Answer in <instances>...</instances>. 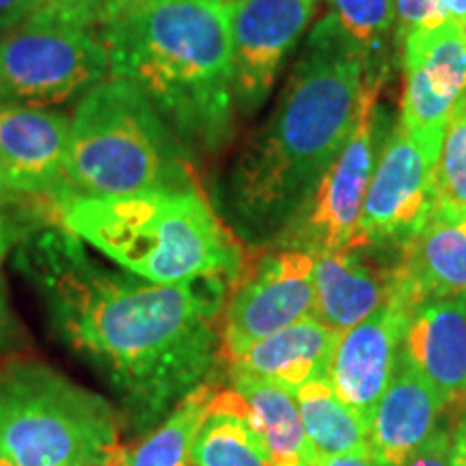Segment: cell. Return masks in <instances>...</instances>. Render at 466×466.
<instances>
[{
    "mask_svg": "<svg viewBox=\"0 0 466 466\" xmlns=\"http://www.w3.org/2000/svg\"><path fill=\"white\" fill-rule=\"evenodd\" d=\"M58 335L106 378L132 425L147 430L201 387L217 359L225 277L149 283L89 258L67 229L22 250Z\"/></svg>",
    "mask_w": 466,
    "mask_h": 466,
    "instance_id": "cell-1",
    "label": "cell"
},
{
    "mask_svg": "<svg viewBox=\"0 0 466 466\" xmlns=\"http://www.w3.org/2000/svg\"><path fill=\"white\" fill-rule=\"evenodd\" d=\"M370 72L333 15L313 28L270 119L231 168V208L247 229L268 233L299 217L352 132Z\"/></svg>",
    "mask_w": 466,
    "mask_h": 466,
    "instance_id": "cell-2",
    "label": "cell"
},
{
    "mask_svg": "<svg viewBox=\"0 0 466 466\" xmlns=\"http://www.w3.org/2000/svg\"><path fill=\"white\" fill-rule=\"evenodd\" d=\"M108 76L145 93L182 138L218 147L233 124L231 0H132L104 22Z\"/></svg>",
    "mask_w": 466,
    "mask_h": 466,
    "instance_id": "cell-3",
    "label": "cell"
},
{
    "mask_svg": "<svg viewBox=\"0 0 466 466\" xmlns=\"http://www.w3.org/2000/svg\"><path fill=\"white\" fill-rule=\"evenodd\" d=\"M56 217L63 229L149 283L236 279L242 268L240 247L190 188L69 197Z\"/></svg>",
    "mask_w": 466,
    "mask_h": 466,
    "instance_id": "cell-4",
    "label": "cell"
},
{
    "mask_svg": "<svg viewBox=\"0 0 466 466\" xmlns=\"http://www.w3.org/2000/svg\"><path fill=\"white\" fill-rule=\"evenodd\" d=\"M184 177L167 121L137 85L108 76L80 97L69 119L67 199L171 190Z\"/></svg>",
    "mask_w": 466,
    "mask_h": 466,
    "instance_id": "cell-5",
    "label": "cell"
},
{
    "mask_svg": "<svg viewBox=\"0 0 466 466\" xmlns=\"http://www.w3.org/2000/svg\"><path fill=\"white\" fill-rule=\"evenodd\" d=\"M119 423L102 395L42 363L0 374V466H119Z\"/></svg>",
    "mask_w": 466,
    "mask_h": 466,
    "instance_id": "cell-6",
    "label": "cell"
},
{
    "mask_svg": "<svg viewBox=\"0 0 466 466\" xmlns=\"http://www.w3.org/2000/svg\"><path fill=\"white\" fill-rule=\"evenodd\" d=\"M97 0H46L0 35V104L50 108L85 96L108 76Z\"/></svg>",
    "mask_w": 466,
    "mask_h": 466,
    "instance_id": "cell-7",
    "label": "cell"
},
{
    "mask_svg": "<svg viewBox=\"0 0 466 466\" xmlns=\"http://www.w3.org/2000/svg\"><path fill=\"white\" fill-rule=\"evenodd\" d=\"M384 74H367L359 115L341 154L309 197L296 223L294 248L319 253L335 250L357 240L363 218L365 197L378 160V93Z\"/></svg>",
    "mask_w": 466,
    "mask_h": 466,
    "instance_id": "cell-8",
    "label": "cell"
},
{
    "mask_svg": "<svg viewBox=\"0 0 466 466\" xmlns=\"http://www.w3.org/2000/svg\"><path fill=\"white\" fill-rule=\"evenodd\" d=\"M316 259L309 250L283 248L266 253L244 272L223 309L220 352L233 363L255 343L285 326L311 316Z\"/></svg>",
    "mask_w": 466,
    "mask_h": 466,
    "instance_id": "cell-9",
    "label": "cell"
},
{
    "mask_svg": "<svg viewBox=\"0 0 466 466\" xmlns=\"http://www.w3.org/2000/svg\"><path fill=\"white\" fill-rule=\"evenodd\" d=\"M442 143L393 127L378 154L367 188L357 240L374 247H401L432 217L436 165Z\"/></svg>",
    "mask_w": 466,
    "mask_h": 466,
    "instance_id": "cell-10",
    "label": "cell"
},
{
    "mask_svg": "<svg viewBox=\"0 0 466 466\" xmlns=\"http://www.w3.org/2000/svg\"><path fill=\"white\" fill-rule=\"evenodd\" d=\"M400 124L412 137L442 143L447 121L466 96V26L442 22L404 39Z\"/></svg>",
    "mask_w": 466,
    "mask_h": 466,
    "instance_id": "cell-11",
    "label": "cell"
},
{
    "mask_svg": "<svg viewBox=\"0 0 466 466\" xmlns=\"http://www.w3.org/2000/svg\"><path fill=\"white\" fill-rule=\"evenodd\" d=\"M316 0H231L233 97L253 113L313 17Z\"/></svg>",
    "mask_w": 466,
    "mask_h": 466,
    "instance_id": "cell-12",
    "label": "cell"
},
{
    "mask_svg": "<svg viewBox=\"0 0 466 466\" xmlns=\"http://www.w3.org/2000/svg\"><path fill=\"white\" fill-rule=\"evenodd\" d=\"M69 119L61 110L0 104V195L42 199L55 212L67 199Z\"/></svg>",
    "mask_w": 466,
    "mask_h": 466,
    "instance_id": "cell-13",
    "label": "cell"
},
{
    "mask_svg": "<svg viewBox=\"0 0 466 466\" xmlns=\"http://www.w3.org/2000/svg\"><path fill=\"white\" fill-rule=\"evenodd\" d=\"M410 311L412 307L398 294L363 322L341 333L330 360L326 378L339 398L370 423L398 370Z\"/></svg>",
    "mask_w": 466,
    "mask_h": 466,
    "instance_id": "cell-14",
    "label": "cell"
},
{
    "mask_svg": "<svg viewBox=\"0 0 466 466\" xmlns=\"http://www.w3.org/2000/svg\"><path fill=\"white\" fill-rule=\"evenodd\" d=\"M380 248L363 240H352L341 248L313 253V316L330 329L346 333L395 299L398 258L384 261Z\"/></svg>",
    "mask_w": 466,
    "mask_h": 466,
    "instance_id": "cell-15",
    "label": "cell"
},
{
    "mask_svg": "<svg viewBox=\"0 0 466 466\" xmlns=\"http://www.w3.org/2000/svg\"><path fill=\"white\" fill-rule=\"evenodd\" d=\"M401 357L460 412L466 408V299H434L412 307Z\"/></svg>",
    "mask_w": 466,
    "mask_h": 466,
    "instance_id": "cell-16",
    "label": "cell"
},
{
    "mask_svg": "<svg viewBox=\"0 0 466 466\" xmlns=\"http://www.w3.org/2000/svg\"><path fill=\"white\" fill-rule=\"evenodd\" d=\"M398 294L406 305L466 299V214L432 212L398 253Z\"/></svg>",
    "mask_w": 466,
    "mask_h": 466,
    "instance_id": "cell-17",
    "label": "cell"
},
{
    "mask_svg": "<svg viewBox=\"0 0 466 466\" xmlns=\"http://www.w3.org/2000/svg\"><path fill=\"white\" fill-rule=\"evenodd\" d=\"M447 415V404L404 357L387 391L371 417L370 451L378 466H404L423 445L439 419Z\"/></svg>",
    "mask_w": 466,
    "mask_h": 466,
    "instance_id": "cell-18",
    "label": "cell"
},
{
    "mask_svg": "<svg viewBox=\"0 0 466 466\" xmlns=\"http://www.w3.org/2000/svg\"><path fill=\"white\" fill-rule=\"evenodd\" d=\"M339 337V330L311 313L255 343L233 360L231 374L258 378L296 393L302 384L329 374Z\"/></svg>",
    "mask_w": 466,
    "mask_h": 466,
    "instance_id": "cell-19",
    "label": "cell"
},
{
    "mask_svg": "<svg viewBox=\"0 0 466 466\" xmlns=\"http://www.w3.org/2000/svg\"><path fill=\"white\" fill-rule=\"evenodd\" d=\"M233 389L247 401L248 419L264 442L272 466H316L296 395L272 382L231 374Z\"/></svg>",
    "mask_w": 466,
    "mask_h": 466,
    "instance_id": "cell-20",
    "label": "cell"
},
{
    "mask_svg": "<svg viewBox=\"0 0 466 466\" xmlns=\"http://www.w3.org/2000/svg\"><path fill=\"white\" fill-rule=\"evenodd\" d=\"M192 466H272L248 419L247 401L236 389H214L199 434L192 445Z\"/></svg>",
    "mask_w": 466,
    "mask_h": 466,
    "instance_id": "cell-21",
    "label": "cell"
},
{
    "mask_svg": "<svg viewBox=\"0 0 466 466\" xmlns=\"http://www.w3.org/2000/svg\"><path fill=\"white\" fill-rule=\"evenodd\" d=\"M294 395L318 460L370 451L371 423L339 398L329 378H313Z\"/></svg>",
    "mask_w": 466,
    "mask_h": 466,
    "instance_id": "cell-22",
    "label": "cell"
},
{
    "mask_svg": "<svg viewBox=\"0 0 466 466\" xmlns=\"http://www.w3.org/2000/svg\"><path fill=\"white\" fill-rule=\"evenodd\" d=\"M214 389L197 387L168 412L162 423L145 439L138 450L126 456L127 466H188L197 434L208 415Z\"/></svg>",
    "mask_w": 466,
    "mask_h": 466,
    "instance_id": "cell-23",
    "label": "cell"
},
{
    "mask_svg": "<svg viewBox=\"0 0 466 466\" xmlns=\"http://www.w3.org/2000/svg\"><path fill=\"white\" fill-rule=\"evenodd\" d=\"M434 212L466 214V96L453 108L442 137Z\"/></svg>",
    "mask_w": 466,
    "mask_h": 466,
    "instance_id": "cell-24",
    "label": "cell"
},
{
    "mask_svg": "<svg viewBox=\"0 0 466 466\" xmlns=\"http://www.w3.org/2000/svg\"><path fill=\"white\" fill-rule=\"evenodd\" d=\"M329 5L333 9L330 15L363 50L367 66L374 72V61L384 52V39L393 31V0H329Z\"/></svg>",
    "mask_w": 466,
    "mask_h": 466,
    "instance_id": "cell-25",
    "label": "cell"
},
{
    "mask_svg": "<svg viewBox=\"0 0 466 466\" xmlns=\"http://www.w3.org/2000/svg\"><path fill=\"white\" fill-rule=\"evenodd\" d=\"M398 17V37L404 42L410 33L442 25L439 0H393Z\"/></svg>",
    "mask_w": 466,
    "mask_h": 466,
    "instance_id": "cell-26",
    "label": "cell"
},
{
    "mask_svg": "<svg viewBox=\"0 0 466 466\" xmlns=\"http://www.w3.org/2000/svg\"><path fill=\"white\" fill-rule=\"evenodd\" d=\"M451 432L447 428L434 430V434L412 453L404 466H450Z\"/></svg>",
    "mask_w": 466,
    "mask_h": 466,
    "instance_id": "cell-27",
    "label": "cell"
},
{
    "mask_svg": "<svg viewBox=\"0 0 466 466\" xmlns=\"http://www.w3.org/2000/svg\"><path fill=\"white\" fill-rule=\"evenodd\" d=\"M44 3L46 0H0V35L20 26Z\"/></svg>",
    "mask_w": 466,
    "mask_h": 466,
    "instance_id": "cell-28",
    "label": "cell"
},
{
    "mask_svg": "<svg viewBox=\"0 0 466 466\" xmlns=\"http://www.w3.org/2000/svg\"><path fill=\"white\" fill-rule=\"evenodd\" d=\"M9 203H14L7 197L0 195V259L7 255V250L14 247V242L20 238V223L11 214Z\"/></svg>",
    "mask_w": 466,
    "mask_h": 466,
    "instance_id": "cell-29",
    "label": "cell"
},
{
    "mask_svg": "<svg viewBox=\"0 0 466 466\" xmlns=\"http://www.w3.org/2000/svg\"><path fill=\"white\" fill-rule=\"evenodd\" d=\"M450 466H466V408L458 419V425L451 432Z\"/></svg>",
    "mask_w": 466,
    "mask_h": 466,
    "instance_id": "cell-30",
    "label": "cell"
},
{
    "mask_svg": "<svg viewBox=\"0 0 466 466\" xmlns=\"http://www.w3.org/2000/svg\"><path fill=\"white\" fill-rule=\"evenodd\" d=\"M316 466H378V462L371 456V451H359L348 453V456H335V458H322L318 460Z\"/></svg>",
    "mask_w": 466,
    "mask_h": 466,
    "instance_id": "cell-31",
    "label": "cell"
},
{
    "mask_svg": "<svg viewBox=\"0 0 466 466\" xmlns=\"http://www.w3.org/2000/svg\"><path fill=\"white\" fill-rule=\"evenodd\" d=\"M439 11L445 22L466 26V0H439Z\"/></svg>",
    "mask_w": 466,
    "mask_h": 466,
    "instance_id": "cell-32",
    "label": "cell"
},
{
    "mask_svg": "<svg viewBox=\"0 0 466 466\" xmlns=\"http://www.w3.org/2000/svg\"><path fill=\"white\" fill-rule=\"evenodd\" d=\"M11 330H14V326H11L9 309H7V302H5V294L0 291V343L7 339Z\"/></svg>",
    "mask_w": 466,
    "mask_h": 466,
    "instance_id": "cell-33",
    "label": "cell"
},
{
    "mask_svg": "<svg viewBox=\"0 0 466 466\" xmlns=\"http://www.w3.org/2000/svg\"><path fill=\"white\" fill-rule=\"evenodd\" d=\"M97 3H100V7L104 11V22H106L115 11H119L121 7H126V5H130L132 0H97Z\"/></svg>",
    "mask_w": 466,
    "mask_h": 466,
    "instance_id": "cell-34",
    "label": "cell"
},
{
    "mask_svg": "<svg viewBox=\"0 0 466 466\" xmlns=\"http://www.w3.org/2000/svg\"><path fill=\"white\" fill-rule=\"evenodd\" d=\"M119 466H127V464H126V460H124V462H121V464H119Z\"/></svg>",
    "mask_w": 466,
    "mask_h": 466,
    "instance_id": "cell-35",
    "label": "cell"
}]
</instances>
